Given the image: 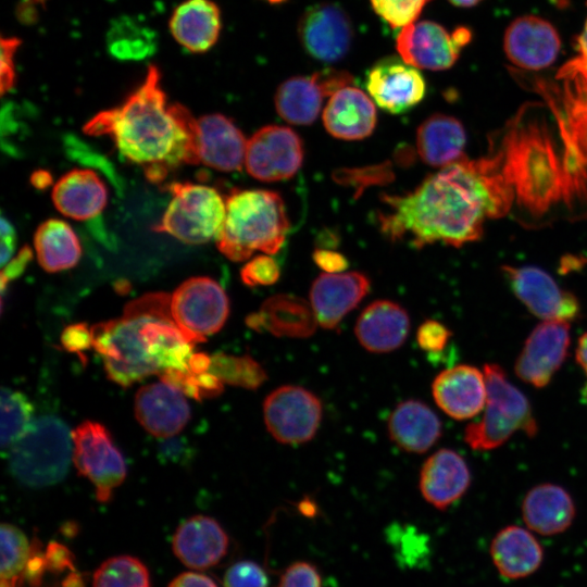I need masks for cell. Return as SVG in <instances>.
Wrapping results in <instances>:
<instances>
[{
  "label": "cell",
  "instance_id": "cell-3",
  "mask_svg": "<svg viewBox=\"0 0 587 587\" xmlns=\"http://www.w3.org/2000/svg\"><path fill=\"white\" fill-rule=\"evenodd\" d=\"M216 237L218 250L232 261H245L254 251L274 254L282 248L289 221L280 196L262 189L233 191Z\"/></svg>",
  "mask_w": 587,
  "mask_h": 587
},
{
  "label": "cell",
  "instance_id": "cell-22",
  "mask_svg": "<svg viewBox=\"0 0 587 587\" xmlns=\"http://www.w3.org/2000/svg\"><path fill=\"white\" fill-rule=\"evenodd\" d=\"M419 485L423 498L429 504L446 510L469 489L471 471L457 451L442 448L424 462Z\"/></svg>",
  "mask_w": 587,
  "mask_h": 587
},
{
  "label": "cell",
  "instance_id": "cell-47",
  "mask_svg": "<svg viewBox=\"0 0 587 587\" xmlns=\"http://www.w3.org/2000/svg\"><path fill=\"white\" fill-rule=\"evenodd\" d=\"M47 572L62 574L65 571H75L72 552L62 544L52 541L45 550Z\"/></svg>",
  "mask_w": 587,
  "mask_h": 587
},
{
  "label": "cell",
  "instance_id": "cell-54",
  "mask_svg": "<svg viewBox=\"0 0 587 587\" xmlns=\"http://www.w3.org/2000/svg\"><path fill=\"white\" fill-rule=\"evenodd\" d=\"M168 587H217L209 576L195 572H186L176 576Z\"/></svg>",
  "mask_w": 587,
  "mask_h": 587
},
{
  "label": "cell",
  "instance_id": "cell-14",
  "mask_svg": "<svg viewBox=\"0 0 587 587\" xmlns=\"http://www.w3.org/2000/svg\"><path fill=\"white\" fill-rule=\"evenodd\" d=\"M570 342L569 322L542 321L530 332L515 360L516 376L535 388L547 386L565 361Z\"/></svg>",
  "mask_w": 587,
  "mask_h": 587
},
{
  "label": "cell",
  "instance_id": "cell-6",
  "mask_svg": "<svg viewBox=\"0 0 587 587\" xmlns=\"http://www.w3.org/2000/svg\"><path fill=\"white\" fill-rule=\"evenodd\" d=\"M91 338L112 382L128 387L159 374L140 335L139 315L129 304L120 319L93 325Z\"/></svg>",
  "mask_w": 587,
  "mask_h": 587
},
{
  "label": "cell",
  "instance_id": "cell-26",
  "mask_svg": "<svg viewBox=\"0 0 587 587\" xmlns=\"http://www.w3.org/2000/svg\"><path fill=\"white\" fill-rule=\"evenodd\" d=\"M575 513V503L569 491L551 483L533 487L522 502V516L526 526L544 536L565 532Z\"/></svg>",
  "mask_w": 587,
  "mask_h": 587
},
{
  "label": "cell",
  "instance_id": "cell-38",
  "mask_svg": "<svg viewBox=\"0 0 587 587\" xmlns=\"http://www.w3.org/2000/svg\"><path fill=\"white\" fill-rule=\"evenodd\" d=\"M209 372L223 384L246 389H257L267 378L262 365L249 355L216 353L211 357Z\"/></svg>",
  "mask_w": 587,
  "mask_h": 587
},
{
  "label": "cell",
  "instance_id": "cell-45",
  "mask_svg": "<svg viewBox=\"0 0 587 587\" xmlns=\"http://www.w3.org/2000/svg\"><path fill=\"white\" fill-rule=\"evenodd\" d=\"M278 587H322V579L313 564L300 561L285 570Z\"/></svg>",
  "mask_w": 587,
  "mask_h": 587
},
{
  "label": "cell",
  "instance_id": "cell-23",
  "mask_svg": "<svg viewBox=\"0 0 587 587\" xmlns=\"http://www.w3.org/2000/svg\"><path fill=\"white\" fill-rule=\"evenodd\" d=\"M228 537L212 517L195 515L184 521L173 537V551L186 566L209 569L218 563L227 552Z\"/></svg>",
  "mask_w": 587,
  "mask_h": 587
},
{
  "label": "cell",
  "instance_id": "cell-15",
  "mask_svg": "<svg viewBox=\"0 0 587 587\" xmlns=\"http://www.w3.org/2000/svg\"><path fill=\"white\" fill-rule=\"evenodd\" d=\"M298 37L304 51L313 59L334 63L349 52L353 27L344 9L323 2L304 11L298 23Z\"/></svg>",
  "mask_w": 587,
  "mask_h": 587
},
{
  "label": "cell",
  "instance_id": "cell-13",
  "mask_svg": "<svg viewBox=\"0 0 587 587\" xmlns=\"http://www.w3.org/2000/svg\"><path fill=\"white\" fill-rule=\"evenodd\" d=\"M502 272L513 294L535 316L570 323L579 315L577 298L544 270L533 265H504Z\"/></svg>",
  "mask_w": 587,
  "mask_h": 587
},
{
  "label": "cell",
  "instance_id": "cell-52",
  "mask_svg": "<svg viewBox=\"0 0 587 587\" xmlns=\"http://www.w3.org/2000/svg\"><path fill=\"white\" fill-rule=\"evenodd\" d=\"M578 55L564 64L562 68L577 73L587 80V20L584 29L576 39Z\"/></svg>",
  "mask_w": 587,
  "mask_h": 587
},
{
  "label": "cell",
  "instance_id": "cell-60",
  "mask_svg": "<svg viewBox=\"0 0 587 587\" xmlns=\"http://www.w3.org/2000/svg\"><path fill=\"white\" fill-rule=\"evenodd\" d=\"M455 7L471 8L479 3L482 0H448Z\"/></svg>",
  "mask_w": 587,
  "mask_h": 587
},
{
  "label": "cell",
  "instance_id": "cell-53",
  "mask_svg": "<svg viewBox=\"0 0 587 587\" xmlns=\"http://www.w3.org/2000/svg\"><path fill=\"white\" fill-rule=\"evenodd\" d=\"M33 253L29 247H23L17 257L11 260L1 272V288L5 287V284L17 277L26 267L27 263L32 260Z\"/></svg>",
  "mask_w": 587,
  "mask_h": 587
},
{
  "label": "cell",
  "instance_id": "cell-50",
  "mask_svg": "<svg viewBox=\"0 0 587 587\" xmlns=\"http://www.w3.org/2000/svg\"><path fill=\"white\" fill-rule=\"evenodd\" d=\"M315 264L327 273H339L348 267V260L339 252L328 249H316L313 252Z\"/></svg>",
  "mask_w": 587,
  "mask_h": 587
},
{
  "label": "cell",
  "instance_id": "cell-7",
  "mask_svg": "<svg viewBox=\"0 0 587 587\" xmlns=\"http://www.w3.org/2000/svg\"><path fill=\"white\" fill-rule=\"evenodd\" d=\"M168 190L172 199L154 230L189 245L216 239L226 213L225 201L216 189L200 184L174 183Z\"/></svg>",
  "mask_w": 587,
  "mask_h": 587
},
{
  "label": "cell",
  "instance_id": "cell-5",
  "mask_svg": "<svg viewBox=\"0 0 587 587\" xmlns=\"http://www.w3.org/2000/svg\"><path fill=\"white\" fill-rule=\"evenodd\" d=\"M73 461V437L59 417L37 419L30 430L9 450L11 474L28 487L61 482Z\"/></svg>",
  "mask_w": 587,
  "mask_h": 587
},
{
  "label": "cell",
  "instance_id": "cell-55",
  "mask_svg": "<svg viewBox=\"0 0 587 587\" xmlns=\"http://www.w3.org/2000/svg\"><path fill=\"white\" fill-rule=\"evenodd\" d=\"M15 246V232L13 226L1 217V264L4 266L11 258Z\"/></svg>",
  "mask_w": 587,
  "mask_h": 587
},
{
  "label": "cell",
  "instance_id": "cell-8",
  "mask_svg": "<svg viewBox=\"0 0 587 587\" xmlns=\"http://www.w3.org/2000/svg\"><path fill=\"white\" fill-rule=\"evenodd\" d=\"M170 308L173 321L193 345L217 333L229 314L226 292L210 277L182 283L171 296Z\"/></svg>",
  "mask_w": 587,
  "mask_h": 587
},
{
  "label": "cell",
  "instance_id": "cell-25",
  "mask_svg": "<svg viewBox=\"0 0 587 587\" xmlns=\"http://www.w3.org/2000/svg\"><path fill=\"white\" fill-rule=\"evenodd\" d=\"M377 122L375 104L364 91L347 86L330 96L323 123L335 138L359 140L370 136Z\"/></svg>",
  "mask_w": 587,
  "mask_h": 587
},
{
  "label": "cell",
  "instance_id": "cell-1",
  "mask_svg": "<svg viewBox=\"0 0 587 587\" xmlns=\"http://www.w3.org/2000/svg\"><path fill=\"white\" fill-rule=\"evenodd\" d=\"M513 191L488 161L463 158L427 176L404 196H383L389 211L379 215L383 233L416 248L452 247L478 240L487 217L503 215Z\"/></svg>",
  "mask_w": 587,
  "mask_h": 587
},
{
  "label": "cell",
  "instance_id": "cell-48",
  "mask_svg": "<svg viewBox=\"0 0 587 587\" xmlns=\"http://www.w3.org/2000/svg\"><path fill=\"white\" fill-rule=\"evenodd\" d=\"M61 342L67 351L80 353L92 347L91 328L85 323L70 325L62 333Z\"/></svg>",
  "mask_w": 587,
  "mask_h": 587
},
{
  "label": "cell",
  "instance_id": "cell-40",
  "mask_svg": "<svg viewBox=\"0 0 587 587\" xmlns=\"http://www.w3.org/2000/svg\"><path fill=\"white\" fill-rule=\"evenodd\" d=\"M371 4L385 22L392 28L403 26L416 21L424 7L430 0H370Z\"/></svg>",
  "mask_w": 587,
  "mask_h": 587
},
{
  "label": "cell",
  "instance_id": "cell-28",
  "mask_svg": "<svg viewBox=\"0 0 587 587\" xmlns=\"http://www.w3.org/2000/svg\"><path fill=\"white\" fill-rule=\"evenodd\" d=\"M108 191L98 174L89 168H74L53 186L52 201L60 213L74 220H89L104 209Z\"/></svg>",
  "mask_w": 587,
  "mask_h": 587
},
{
  "label": "cell",
  "instance_id": "cell-17",
  "mask_svg": "<svg viewBox=\"0 0 587 587\" xmlns=\"http://www.w3.org/2000/svg\"><path fill=\"white\" fill-rule=\"evenodd\" d=\"M503 48L510 62L523 70L538 71L557 59L561 40L548 21L525 15L515 18L505 29Z\"/></svg>",
  "mask_w": 587,
  "mask_h": 587
},
{
  "label": "cell",
  "instance_id": "cell-16",
  "mask_svg": "<svg viewBox=\"0 0 587 587\" xmlns=\"http://www.w3.org/2000/svg\"><path fill=\"white\" fill-rule=\"evenodd\" d=\"M366 89L380 109L399 114L411 110L424 98L426 85L419 68L392 55L372 66Z\"/></svg>",
  "mask_w": 587,
  "mask_h": 587
},
{
  "label": "cell",
  "instance_id": "cell-41",
  "mask_svg": "<svg viewBox=\"0 0 587 587\" xmlns=\"http://www.w3.org/2000/svg\"><path fill=\"white\" fill-rule=\"evenodd\" d=\"M394 177L390 163L362 168H342L334 173V179L340 184L353 186L358 195L367 186L389 183ZM357 195V196H358Z\"/></svg>",
  "mask_w": 587,
  "mask_h": 587
},
{
  "label": "cell",
  "instance_id": "cell-42",
  "mask_svg": "<svg viewBox=\"0 0 587 587\" xmlns=\"http://www.w3.org/2000/svg\"><path fill=\"white\" fill-rule=\"evenodd\" d=\"M278 263L270 255H257L245 264L240 276L250 287L270 286L279 278Z\"/></svg>",
  "mask_w": 587,
  "mask_h": 587
},
{
  "label": "cell",
  "instance_id": "cell-24",
  "mask_svg": "<svg viewBox=\"0 0 587 587\" xmlns=\"http://www.w3.org/2000/svg\"><path fill=\"white\" fill-rule=\"evenodd\" d=\"M409 330L408 312L390 300H376L369 304L354 327L360 345L374 353H386L400 348Z\"/></svg>",
  "mask_w": 587,
  "mask_h": 587
},
{
  "label": "cell",
  "instance_id": "cell-21",
  "mask_svg": "<svg viewBox=\"0 0 587 587\" xmlns=\"http://www.w3.org/2000/svg\"><path fill=\"white\" fill-rule=\"evenodd\" d=\"M247 141L227 116L213 113L197 120L200 163L223 172L239 171L245 164Z\"/></svg>",
  "mask_w": 587,
  "mask_h": 587
},
{
  "label": "cell",
  "instance_id": "cell-57",
  "mask_svg": "<svg viewBox=\"0 0 587 587\" xmlns=\"http://www.w3.org/2000/svg\"><path fill=\"white\" fill-rule=\"evenodd\" d=\"M575 355L577 363L587 375V332L579 337Z\"/></svg>",
  "mask_w": 587,
  "mask_h": 587
},
{
  "label": "cell",
  "instance_id": "cell-34",
  "mask_svg": "<svg viewBox=\"0 0 587 587\" xmlns=\"http://www.w3.org/2000/svg\"><path fill=\"white\" fill-rule=\"evenodd\" d=\"M34 246L40 266L50 273L73 267L82 253L72 227L57 218L40 224L34 236Z\"/></svg>",
  "mask_w": 587,
  "mask_h": 587
},
{
  "label": "cell",
  "instance_id": "cell-58",
  "mask_svg": "<svg viewBox=\"0 0 587 587\" xmlns=\"http://www.w3.org/2000/svg\"><path fill=\"white\" fill-rule=\"evenodd\" d=\"M32 184L39 189L48 187L52 183L51 175L46 171H37L32 175Z\"/></svg>",
  "mask_w": 587,
  "mask_h": 587
},
{
  "label": "cell",
  "instance_id": "cell-46",
  "mask_svg": "<svg viewBox=\"0 0 587 587\" xmlns=\"http://www.w3.org/2000/svg\"><path fill=\"white\" fill-rule=\"evenodd\" d=\"M20 46V40L14 37L1 39V92L10 90L15 82L14 54Z\"/></svg>",
  "mask_w": 587,
  "mask_h": 587
},
{
  "label": "cell",
  "instance_id": "cell-37",
  "mask_svg": "<svg viewBox=\"0 0 587 587\" xmlns=\"http://www.w3.org/2000/svg\"><path fill=\"white\" fill-rule=\"evenodd\" d=\"M0 537V587H21L24 583L32 544L18 527L9 523H2Z\"/></svg>",
  "mask_w": 587,
  "mask_h": 587
},
{
  "label": "cell",
  "instance_id": "cell-2",
  "mask_svg": "<svg viewBox=\"0 0 587 587\" xmlns=\"http://www.w3.org/2000/svg\"><path fill=\"white\" fill-rule=\"evenodd\" d=\"M84 132L109 135L121 155L142 165L152 182L182 163H200L197 120L184 105L167 104L155 65L148 67L143 82L121 105L96 114Z\"/></svg>",
  "mask_w": 587,
  "mask_h": 587
},
{
  "label": "cell",
  "instance_id": "cell-56",
  "mask_svg": "<svg viewBox=\"0 0 587 587\" xmlns=\"http://www.w3.org/2000/svg\"><path fill=\"white\" fill-rule=\"evenodd\" d=\"M48 0H20L16 8L17 18L25 23L32 24L38 17L39 8H45Z\"/></svg>",
  "mask_w": 587,
  "mask_h": 587
},
{
  "label": "cell",
  "instance_id": "cell-12",
  "mask_svg": "<svg viewBox=\"0 0 587 587\" xmlns=\"http://www.w3.org/2000/svg\"><path fill=\"white\" fill-rule=\"evenodd\" d=\"M302 161V140L289 127L267 125L247 141L245 166L259 180L290 178L301 167Z\"/></svg>",
  "mask_w": 587,
  "mask_h": 587
},
{
  "label": "cell",
  "instance_id": "cell-4",
  "mask_svg": "<svg viewBox=\"0 0 587 587\" xmlns=\"http://www.w3.org/2000/svg\"><path fill=\"white\" fill-rule=\"evenodd\" d=\"M487 400L479 421L464 430V441L473 450L488 451L507 442L516 432L534 437L538 432L528 399L497 363L484 366Z\"/></svg>",
  "mask_w": 587,
  "mask_h": 587
},
{
  "label": "cell",
  "instance_id": "cell-11",
  "mask_svg": "<svg viewBox=\"0 0 587 587\" xmlns=\"http://www.w3.org/2000/svg\"><path fill=\"white\" fill-rule=\"evenodd\" d=\"M471 37V30L463 26L450 34L436 22L415 21L401 28L396 48L400 58L416 68L444 71L457 62Z\"/></svg>",
  "mask_w": 587,
  "mask_h": 587
},
{
  "label": "cell",
  "instance_id": "cell-10",
  "mask_svg": "<svg viewBox=\"0 0 587 587\" xmlns=\"http://www.w3.org/2000/svg\"><path fill=\"white\" fill-rule=\"evenodd\" d=\"M322 403L310 390L284 385L268 394L263 402V417L267 432L284 445L310 441L322 420Z\"/></svg>",
  "mask_w": 587,
  "mask_h": 587
},
{
  "label": "cell",
  "instance_id": "cell-29",
  "mask_svg": "<svg viewBox=\"0 0 587 587\" xmlns=\"http://www.w3.org/2000/svg\"><path fill=\"white\" fill-rule=\"evenodd\" d=\"M387 429L389 438L402 450L423 453L440 438L442 426L437 414L424 402L410 399L391 412Z\"/></svg>",
  "mask_w": 587,
  "mask_h": 587
},
{
  "label": "cell",
  "instance_id": "cell-9",
  "mask_svg": "<svg viewBox=\"0 0 587 587\" xmlns=\"http://www.w3.org/2000/svg\"><path fill=\"white\" fill-rule=\"evenodd\" d=\"M73 463L96 489L100 502H108L126 477L121 451L108 429L98 422L85 421L73 432Z\"/></svg>",
  "mask_w": 587,
  "mask_h": 587
},
{
  "label": "cell",
  "instance_id": "cell-20",
  "mask_svg": "<svg viewBox=\"0 0 587 587\" xmlns=\"http://www.w3.org/2000/svg\"><path fill=\"white\" fill-rule=\"evenodd\" d=\"M370 290V280L360 272L325 273L310 289V304L319 325L335 329Z\"/></svg>",
  "mask_w": 587,
  "mask_h": 587
},
{
  "label": "cell",
  "instance_id": "cell-43",
  "mask_svg": "<svg viewBox=\"0 0 587 587\" xmlns=\"http://www.w3.org/2000/svg\"><path fill=\"white\" fill-rule=\"evenodd\" d=\"M224 587H267L264 570L252 561H239L229 566L224 575Z\"/></svg>",
  "mask_w": 587,
  "mask_h": 587
},
{
  "label": "cell",
  "instance_id": "cell-31",
  "mask_svg": "<svg viewBox=\"0 0 587 587\" xmlns=\"http://www.w3.org/2000/svg\"><path fill=\"white\" fill-rule=\"evenodd\" d=\"M490 555L503 577L517 579L538 570L544 559V550L530 532L510 525L499 530L492 539Z\"/></svg>",
  "mask_w": 587,
  "mask_h": 587
},
{
  "label": "cell",
  "instance_id": "cell-32",
  "mask_svg": "<svg viewBox=\"0 0 587 587\" xmlns=\"http://www.w3.org/2000/svg\"><path fill=\"white\" fill-rule=\"evenodd\" d=\"M466 133L462 123L450 115L435 113L417 128L416 148L421 159L434 167H445L464 157Z\"/></svg>",
  "mask_w": 587,
  "mask_h": 587
},
{
  "label": "cell",
  "instance_id": "cell-27",
  "mask_svg": "<svg viewBox=\"0 0 587 587\" xmlns=\"http://www.w3.org/2000/svg\"><path fill=\"white\" fill-rule=\"evenodd\" d=\"M247 324L255 330H267L277 337L307 338L316 329L317 320L312 305L292 295H275L268 298L260 311L247 317Z\"/></svg>",
  "mask_w": 587,
  "mask_h": 587
},
{
  "label": "cell",
  "instance_id": "cell-36",
  "mask_svg": "<svg viewBox=\"0 0 587 587\" xmlns=\"http://www.w3.org/2000/svg\"><path fill=\"white\" fill-rule=\"evenodd\" d=\"M1 448L10 450L35 423L34 405L21 391L9 387L1 389Z\"/></svg>",
  "mask_w": 587,
  "mask_h": 587
},
{
  "label": "cell",
  "instance_id": "cell-33",
  "mask_svg": "<svg viewBox=\"0 0 587 587\" xmlns=\"http://www.w3.org/2000/svg\"><path fill=\"white\" fill-rule=\"evenodd\" d=\"M325 93L314 74L295 76L283 82L275 93L277 113L296 125L313 123L322 109Z\"/></svg>",
  "mask_w": 587,
  "mask_h": 587
},
{
  "label": "cell",
  "instance_id": "cell-51",
  "mask_svg": "<svg viewBox=\"0 0 587 587\" xmlns=\"http://www.w3.org/2000/svg\"><path fill=\"white\" fill-rule=\"evenodd\" d=\"M159 453L165 461L182 462L190 454L187 442L175 436L163 438L159 447Z\"/></svg>",
  "mask_w": 587,
  "mask_h": 587
},
{
  "label": "cell",
  "instance_id": "cell-18",
  "mask_svg": "<svg viewBox=\"0 0 587 587\" xmlns=\"http://www.w3.org/2000/svg\"><path fill=\"white\" fill-rule=\"evenodd\" d=\"M185 394L162 380L141 387L135 397V415L151 435L167 438L177 435L190 420Z\"/></svg>",
  "mask_w": 587,
  "mask_h": 587
},
{
  "label": "cell",
  "instance_id": "cell-30",
  "mask_svg": "<svg viewBox=\"0 0 587 587\" xmlns=\"http://www.w3.org/2000/svg\"><path fill=\"white\" fill-rule=\"evenodd\" d=\"M222 27L218 7L211 0H186L173 12L170 30L174 39L193 53L209 51Z\"/></svg>",
  "mask_w": 587,
  "mask_h": 587
},
{
  "label": "cell",
  "instance_id": "cell-19",
  "mask_svg": "<svg viewBox=\"0 0 587 587\" xmlns=\"http://www.w3.org/2000/svg\"><path fill=\"white\" fill-rule=\"evenodd\" d=\"M436 404L454 420H467L483 411L487 400L484 371L461 364L440 372L432 384Z\"/></svg>",
  "mask_w": 587,
  "mask_h": 587
},
{
  "label": "cell",
  "instance_id": "cell-59",
  "mask_svg": "<svg viewBox=\"0 0 587 587\" xmlns=\"http://www.w3.org/2000/svg\"><path fill=\"white\" fill-rule=\"evenodd\" d=\"M57 587H85V582L80 574L71 571Z\"/></svg>",
  "mask_w": 587,
  "mask_h": 587
},
{
  "label": "cell",
  "instance_id": "cell-35",
  "mask_svg": "<svg viewBox=\"0 0 587 587\" xmlns=\"http://www.w3.org/2000/svg\"><path fill=\"white\" fill-rule=\"evenodd\" d=\"M108 52L118 61H142L158 49V34L139 17L121 15L107 32Z\"/></svg>",
  "mask_w": 587,
  "mask_h": 587
},
{
  "label": "cell",
  "instance_id": "cell-44",
  "mask_svg": "<svg viewBox=\"0 0 587 587\" xmlns=\"http://www.w3.org/2000/svg\"><path fill=\"white\" fill-rule=\"evenodd\" d=\"M451 336V330L442 323L435 320H426L417 329L416 341L422 350L430 354H436L444 351Z\"/></svg>",
  "mask_w": 587,
  "mask_h": 587
},
{
  "label": "cell",
  "instance_id": "cell-49",
  "mask_svg": "<svg viewBox=\"0 0 587 587\" xmlns=\"http://www.w3.org/2000/svg\"><path fill=\"white\" fill-rule=\"evenodd\" d=\"M314 75L326 97L333 96L353 82L352 76L346 71L328 68L315 72Z\"/></svg>",
  "mask_w": 587,
  "mask_h": 587
},
{
  "label": "cell",
  "instance_id": "cell-61",
  "mask_svg": "<svg viewBox=\"0 0 587 587\" xmlns=\"http://www.w3.org/2000/svg\"><path fill=\"white\" fill-rule=\"evenodd\" d=\"M582 395H583V400H584V402L587 403V385H586L585 388L583 389Z\"/></svg>",
  "mask_w": 587,
  "mask_h": 587
},
{
  "label": "cell",
  "instance_id": "cell-39",
  "mask_svg": "<svg viewBox=\"0 0 587 587\" xmlns=\"http://www.w3.org/2000/svg\"><path fill=\"white\" fill-rule=\"evenodd\" d=\"M92 587H150L145 564L130 555L105 560L92 576Z\"/></svg>",
  "mask_w": 587,
  "mask_h": 587
}]
</instances>
